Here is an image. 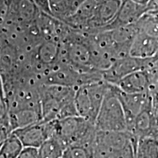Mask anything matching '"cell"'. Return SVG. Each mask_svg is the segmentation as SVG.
I'll use <instances>...</instances> for the list:
<instances>
[{
  "mask_svg": "<svg viewBox=\"0 0 158 158\" xmlns=\"http://www.w3.org/2000/svg\"><path fill=\"white\" fill-rule=\"evenodd\" d=\"M76 89L56 85H43L40 98L43 120L56 121L78 116L74 102Z\"/></svg>",
  "mask_w": 158,
  "mask_h": 158,
  "instance_id": "cell-1",
  "label": "cell"
},
{
  "mask_svg": "<svg viewBox=\"0 0 158 158\" xmlns=\"http://www.w3.org/2000/svg\"><path fill=\"white\" fill-rule=\"evenodd\" d=\"M94 125L98 131H127L125 116L118 98V88L114 85L108 84Z\"/></svg>",
  "mask_w": 158,
  "mask_h": 158,
  "instance_id": "cell-2",
  "label": "cell"
},
{
  "mask_svg": "<svg viewBox=\"0 0 158 158\" xmlns=\"http://www.w3.org/2000/svg\"><path fill=\"white\" fill-rule=\"evenodd\" d=\"M96 133L94 123L81 116L55 121L54 135L65 147L76 143H94Z\"/></svg>",
  "mask_w": 158,
  "mask_h": 158,
  "instance_id": "cell-3",
  "label": "cell"
},
{
  "mask_svg": "<svg viewBox=\"0 0 158 158\" xmlns=\"http://www.w3.org/2000/svg\"><path fill=\"white\" fill-rule=\"evenodd\" d=\"M108 87L107 82L99 81L76 88L74 102L78 116L94 123Z\"/></svg>",
  "mask_w": 158,
  "mask_h": 158,
  "instance_id": "cell-4",
  "label": "cell"
},
{
  "mask_svg": "<svg viewBox=\"0 0 158 158\" xmlns=\"http://www.w3.org/2000/svg\"><path fill=\"white\" fill-rule=\"evenodd\" d=\"M155 68H157V56L147 59L127 56L116 59L107 70L102 71V76L104 81L116 85L122 78L132 73Z\"/></svg>",
  "mask_w": 158,
  "mask_h": 158,
  "instance_id": "cell-5",
  "label": "cell"
},
{
  "mask_svg": "<svg viewBox=\"0 0 158 158\" xmlns=\"http://www.w3.org/2000/svg\"><path fill=\"white\" fill-rule=\"evenodd\" d=\"M157 100H152L136 116L129 133L136 140L143 138L158 139Z\"/></svg>",
  "mask_w": 158,
  "mask_h": 158,
  "instance_id": "cell-6",
  "label": "cell"
},
{
  "mask_svg": "<svg viewBox=\"0 0 158 158\" xmlns=\"http://www.w3.org/2000/svg\"><path fill=\"white\" fill-rule=\"evenodd\" d=\"M55 132V121H42L12 132L23 147L38 149Z\"/></svg>",
  "mask_w": 158,
  "mask_h": 158,
  "instance_id": "cell-7",
  "label": "cell"
},
{
  "mask_svg": "<svg viewBox=\"0 0 158 158\" xmlns=\"http://www.w3.org/2000/svg\"><path fill=\"white\" fill-rule=\"evenodd\" d=\"M40 13L33 0H9L8 10L4 21L30 26L35 22Z\"/></svg>",
  "mask_w": 158,
  "mask_h": 158,
  "instance_id": "cell-8",
  "label": "cell"
},
{
  "mask_svg": "<svg viewBox=\"0 0 158 158\" xmlns=\"http://www.w3.org/2000/svg\"><path fill=\"white\" fill-rule=\"evenodd\" d=\"M118 95L125 116L127 132L130 131L135 118L142 109L152 100H157V98L150 96L147 92L128 94L121 92L118 89Z\"/></svg>",
  "mask_w": 158,
  "mask_h": 158,
  "instance_id": "cell-9",
  "label": "cell"
},
{
  "mask_svg": "<svg viewBox=\"0 0 158 158\" xmlns=\"http://www.w3.org/2000/svg\"><path fill=\"white\" fill-rule=\"evenodd\" d=\"M146 12H147L146 5H141L132 0H122L115 19L103 31L133 24Z\"/></svg>",
  "mask_w": 158,
  "mask_h": 158,
  "instance_id": "cell-10",
  "label": "cell"
},
{
  "mask_svg": "<svg viewBox=\"0 0 158 158\" xmlns=\"http://www.w3.org/2000/svg\"><path fill=\"white\" fill-rule=\"evenodd\" d=\"M158 37L143 33L136 32L132 42L130 56L139 59H147L157 56Z\"/></svg>",
  "mask_w": 158,
  "mask_h": 158,
  "instance_id": "cell-11",
  "label": "cell"
},
{
  "mask_svg": "<svg viewBox=\"0 0 158 158\" xmlns=\"http://www.w3.org/2000/svg\"><path fill=\"white\" fill-rule=\"evenodd\" d=\"M42 120L40 110L22 109L8 112V121L11 132L27 127Z\"/></svg>",
  "mask_w": 158,
  "mask_h": 158,
  "instance_id": "cell-12",
  "label": "cell"
},
{
  "mask_svg": "<svg viewBox=\"0 0 158 158\" xmlns=\"http://www.w3.org/2000/svg\"><path fill=\"white\" fill-rule=\"evenodd\" d=\"M35 54L40 64L47 68L58 59L59 43L53 40H43L36 47Z\"/></svg>",
  "mask_w": 158,
  "mask_h": 158,
  "instance_id": "cell-13",
  "label": "cell"
},
{
  "mask_svg": "<svg viewBox=\"0 0 158 158\" xmlns=\"http://www.w3.org/2000/svg\"><path fill=\"white\" fill-rule=\"evenodd\" d=\"M136 32L158 37L157 12L147 11L134 23Z\"/></svg>",
  "mask_w": 158,
  "mask_h": 158,
  "instance_id": "cell-14",
  "label": "cell"
},
{
  "mask_svg": "<svg viewBox=\"0 0 158 158\" xmlns=\"http://www.w3.org/2000/svg\"><path fill=\"white\" fill-rule=\"evenodd\" d=\"M134 158H158V139L140 138L134 147Z\"/></svg>",
  "mask_w": 158,
  "mask_h": 158,
  "instance_id": "cell-15",
  "label": "cell"
},
{
  "mask_svg": "<svg viewBox=\"0 0 158 158\" xmlns=\"http://www.w3.org/2000/svg\"><path fill=\"white\" fill-rule=\"evenodd\" d=\"M65 147L64 143L54 134L37 150L40 158H62Z\"/></svg>",
  "mask_w": 158,
  "mask_h": 158,
  "instance_id": "cell-16",
  "label": "cell"
},
{
  "mask_svg": "<svg viewBox=\"0 0 158 158\" xmlns=\"http://www.w3.org/2000/svg\"><path fill=\"white\" fill-rule=\"evenodd\" d=\"M62 158H94V143H76L67 146Z\"/></svg>",
  "mask_w": 158,
  "mask_h": 158,
  "instance_id": "cell-17",
  "label": "cell"
},
{
  "mask_svg": "<svg viewBox=\"0 0 158 158\" xmlns=\"http://www.w3.org/2000/svg\"><path fill=\"white\" fill-rule=\"evenodd\" d=\"M23 148L15 134L11 133L0 147V153L7 158H17Z\"/></svg>",
  "mask_w": 158,
  "mask_h": 158,
  "instance_id": "cell-18",
  "label": "cell"
},
{
  "mask_svg": "<svg viewBox=\"0 0 158 158\" xmlns=\"http://www.w3.org/2000/svg\"><path fill=\"white\" fill-rule=\"evenodd\" d=\"M17 158H40L38 150L35 148L23 147Z\"/></svg>",
  "mask_w": 158,
  "mask_h": 158,
  "instance_id": "cell-19",
  "label": "cell"
},
{
  "mask_svg": "<svg viewBox=\"0 0 158 158\" xmlns=\"http://www.w3.org/2000/svg\"><path fill=\"white\" fill-rule=\"evenodd\" d=\"M33 1L37 5V8L40 10V11L51 15L48 0H33Z\"/></svg>",
  "mask_w": 158,
  "mask_h": 158,
  "instance_id": "cell-20",
  "label": "cell"
},
{
  "mask_svg": "<svg viewBox=\"0 0 158 158\" xmlns=\"http://www.w3.org/2000/svg\"><path fill=\"white\" fill-rule=\"evenodd\" d=\"M9 0H0V26L3 23L4 20L8 10Z\"/></svg>",
  "mask_w": 158,
  "mask_h": 158,
  "instance_id": "cell-21",
  "label": "cell"
},
{
  "mask_svg": "<svg viewBox=\"0 0 158 158\" xmlns=\"http://www.w3.org/2000/svg\"><path fill=\"white\" fill-rule=\"evenodd\" d=\"M12 133L8 127L3 124H0V146L5 141V140L8 137V135Z\"/></svg>",
  "mask_w": 158,
  "mask_h": 158,
  "instance_id": "cell-22",
  "label": "cell"
},
{
  "mask_svg": "<svg viewBox=\"0 0 158 158\" xmlns=\"http://www.w3.org/2000/svg\"><path fill=\"white\" fill-rule=\"evenodd\" d=\"M132 1L135 2L137 3L141 4V5H147L149 0H132Z\"/></svg>",
  "mask_w": 158,
  "mask_h": 158,
  "instance_id": "cell-23",
  "label": "cell"
},
{
  "mask_svg": "<svg viewBox=\"0 0 158 158\" xmlns=\"http://www.w3.org/2000/svg\"><path fill=\"white\" fill-rule=\"evenodd\" d=\"M71 1L74 2H76L77 4H78L79 5H81V4L84 1V0H71Z\"/></svg>",
  "mask_w": 158,
  "mask_h": 158,
  "instance_id": "cell-24",
  "label": "cell"
},
{
  "mask_svg": "<svg viewBox=\"0 0 158 158\" xmlns=\"http://www.w3.org/2000/svg\"><path fill=\"white\" fill-rule=\"evenodd\" d=\"M0 158H7V157H6L5 156H4L3 155H2V154L0 153Z\"/></svg>",
  "mask_w": 158,
  "mask_h": 158,
  "instance_id": "cell-25",
  "label": "cell"
},
{
  "mask_svg": "<svg viewBox=\"0 0 158 158\" xmlns=\"http://www.w3.org/2000/svg\"><path fill=\"white\" fill-rule=\"evenodd\" d=\"M0 147H1V146H0Z\"/></svg>",
  "mask_w": 158,
  "mask_h": 158,
  "instance_id": "cell-26",
  "label": "cell"
}]
</instances>
